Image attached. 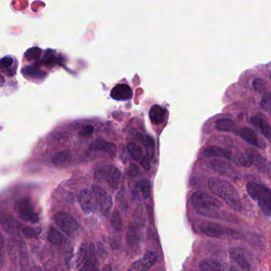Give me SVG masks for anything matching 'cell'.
Returning a JSON list of instances; mask_svg holds the SVG:
<instances>
[{"mask_svg": "<svg viewBox=\"0 0 271 271\" xmlns=\"http://www.w3.org/2000/svg\"><path fill=\"white\" fill-rule=\"evenodd\" d=\"M208 184V188L212 193L225 201L231 208L236 211H241L243 206L239 195L236 187L231 182L219 177H211Z\"/></svg>", "mask_w": 271, "mask_h": 271, "instance_id": "1", "label": "cell"}, {"mask_svg": "<svg viewBox=\"0 0 271 271\" xmlns=\"http://www.w3.org/2000/svg\"><path fill=\"white\" fill-rule=\"evenodd\" d=\"M250 197L258 203L262 213L267 217H271V190L262 184L248 182L246 186Z\"/></svg>", "mask_w": 271, "mask_h": 271, "instance_id": "2", "label": "cell"}, {"mask_svg": "<svg viewBox=\"0 0 271 271\" xmlns=\"http://www.w3.org/2000/svg\"><path fill=\"white\" fill-rule=\"evenodd\" d=\"M199 229L203 234L221 239H242L244 235L241 232L214 222L203 221L199 224Z\"/></svg>", "mask_w": 271, "mask_h": 271, "instance_id": "3", "label": "cell"}, {"mask_svg": "<svg viewBox=\"0 0 271 271\" xmlns=\"http://www.w3.org/2000/svg\"><path fill=\"white\" fill-rule=\"evenodd\" d=\"M191 201L193 204V208L198 214L209 210L220 209L223 206V203L218 199L202 191L193 192L191 197Z\"/></svg>", "mask_w": 271, "mask_h": 271, "instance_id": "4", "label": "cell"}, {"mask_svg": "<svg viewBox=\"0 0 271 271\" xmlns=\"http://www.w3.org/2000/svg\"><path fill=\"white\" fill-rule=\"evenodd\" d=\"M15 208L20 218L26 222L35 223L39 220V217L37 212H35L32 201L28 197L18 200L16 202Z\"/></svg>", "mask_w": 271, "mask_h": 271, "instance_id": "5", "label": "cell"}, {"mask_svg": "<svg viewBox=\"0 0 271 271\" xmlns=\"http://www.w3.org/2000/svg\"><path fill=\"white\" fill-rule=\"evenodd\" d=\"M92 191L94 193L96 202L102 215L105 217H109L113 207L112 197L98 185H93L92 186Z\"/></svg>", "mask_w": 271, "mask_h": 271, "instance_id": "6", "label": "cell"}, {"mask_svg": "<svg viewBox=\"0 0 271 271\" xmlns=\"http://www.w3.org/2000/svg\"><path fill=\"white\" fill-rule=\"evenodd\" d=\"M56 224L68 236H72L78 231L79 224L71 215L67 212H58L54 217Z\"/></svg>", "mask_w": 271, "mask_h": 271, "instance_id": "7", "label": "cell"}, {"mask_svg": "<svg viewBox=\"0 0 271 271\" xmlns=\"http://www.w3.org/2000/svg\"><path fill=\"white\" fill-rule=\"evenodd\" d=\"M96 176L107 182L112 188L116 189L120 184L122 174L118 169L113 166H105L96 172Z\"/></svg>", "mask_w": 271, "mask_h": 271, "instance_id": "8", "label": "cell"}, {"mask_svg": "<svg viewBox=\"0 0 271 271\" xmlns=\"http://www.w3.org/2000/svg\"><path fill=\"white\" fill-rule=\"evenodd\" d=\"M232 265L229 271H251V265L245 257L244 254L238 248H233L230 251Z\"/></svg>", "mask_w": 271, "mask_h": 271, "instance_id": "9", "label": "cell"}, {"mask_svg": "<svg viewBox=\"0 0 271 271\" xmlns=\"http://www.w3.org/2000/svg\"><path fill=\"white\" fill-rule=\"evenodd\" d=\"M127 243L130 250L134 253H137L140 249V242H141V230L139 224L136 222L130 223L127 228Z\"/></svg>", "mask_w": 271, "mask_h": 271, "instance_id": "10", "label": "cell"}, {"mask_svg": "<svg viewBox=\"0 0 271 271\" xmlns=\"http://www.w3.org/2000/svg\"><path fill=\"white\" fill-rule=\"evenodd\" d=\"M79 202L81 209L83 210V212L87 215L91 214L92 212H94L96 206L98 205L94 193L92 191H90L87 188L81 190L80 192Z\"/></svg>", "mask_w": 271, "mask_h": 271, "instance_id": "11", "label": "cell"}, {"mask_svg": "<svg viewBox=\"0 0 271 271\" xmlns=\"http://www.w3.org/2000/svg\"><path fill=\"white\" fill-rule=\"evenodd\" d=\"M238 135L247 143L252 145L254 147H257L258 149H262V150L267 147L266 142L258 136V134L256 133L255 131L252 130V128H250V127H242L238 131Z\"/></svg>", "mask_w": 271, "mask_h": 271, "instance_id": "12", "label": "cell"}, {"mask_svg": "<svg viewBox=\"0 0 271 271\" xmlns=\"http://www.w3.org/2000/svg\"><path fill=\"white\" fill-rule=\"evenodd\" d=\"M210 166L215 171H217V173L231 177V178H235L238 176V173L234 168V166L224 160H212L210 162Z\"/></svg>", "mask_w": 271, "mask_h": 271, "instance_id": "13", "label": "cell"}, {"mask_svg": "<svg viewBox=\"0 0 271 271\" xmlns=\"http://www.w3.org/2000/svg\"><path fill=\"white\" fill-rule=\"evenodd\" d=\"M247 153L249 154L252 160V164L257 167L258 169L262 170L263 173H267L271 175V166L269 162L265 157H262L259 153H257L255 151L252 149L247 150Z\"/></svg>", "mask_w": 271, "mask_h": 271, "instance_id": "14", "label": "cell"}, {"mask_svg": "<svg viewBox=\"0 0 271 271\" xmlns=\"http://www.w3.org/2000/svg\"><path fill=\"white\" fill-rule=\"evenodd\" d=\"M111 97L119 101H129L133 96V92L130 86L125 84H120L113 87L111 92Z\"/></svg>", "mask_w": 271, "mask_h": 271, "instance_id": "15", "label": "cell"}, {"mask_svg": "<svg viewBox=\"0 0 271 271\" xmlns=\"http://www.w3.org/2000/svg\"><path fill=\"white\" fill-rule=\"evenodd\" d=\"M251 123L253 125L254 127H255L257 129L260 131L262 136L267 138L270 142H271V126L264 120L263 119L258 117V116H253L250 119Z\"/></svg>", "mask_w": 271, "mask_h": 271, "instance_id": "16", "label": "cell"}, {"mask_svg": "<svg viewBox=\"0 0 271 271\" xmlns=\"http://www.w3.org/2000/svg\"><path fill=\"white\" fill-rule=\"evenodd\" d=\"M203 155L207 157H222L225 159L232 160V153L225 149L219 147H206L203 151Z\"/></svg>", "mask_w": 271, "mask_h": 271, "instance_id": "17", "label": "cell"}, {"mask_svg": "<svg viewBox=\"0 0 271 271\" xmlns=\"http://www.w3.org/2000/svg\"><path fill=\"white\" fill-rule=\"evenodd\" d=\"M80 271H99L98 262L96 258V251L94 244L89 246V254L87 262L81 267Z\"/></svg>", "mask_w": 271, "mask_h": 271, "instance_id": "18", "label": "cell"}, {"mask_svg": "<svg viewBox=\"0 0 271 271\" xmlns=\"http://www.w3.org/2000/svg\"><path fill=\"white\" fill-rule=\"evenodd\" d=\"M166 110L159 105H153L149 112V117L153 125H159L166 118Z\"/></svg>", "mask_w": 271, "mask_h": 271, "instance_id": "19", "label": "cell"}, {"mask_svg": "<svg viewBox=\"0 0 271 271\" xmlns=\"http://www.w3.org/2000/svg\"><path fill=\"white\" fill-rule=\"evenodd\" d=\"M91 148L94 151H103L111 154V155H116V146L112 142H107L103 140H96V142L92 143Z\"/></svg>", "mask_w": 271, "mask_h": 271, "instance_id": "20", "label": "cell"}, {"mask_svg": "<svg viewBox=\"0 0 271 271\" xmlns=\"http://www.w3.org/2000/svg\"><path fill=\"white\" fill-rule=\"evenodd\" d=\"M216 128L222 132H235L236 130V123L232 119H220L216 122Z\"/></svg>", "mask_w": 271, "mask_h": 271, "instance_id": "21", "label": "cell"}, {"mask_svg": "<svg viewBox=\"0 0 271 271\" xmlns=\"http://www.w3.org/2000/svg\"><path fill=\"white\" fill-rule=\"evenodd\" d=\"M201 271H225L223 265L218 261L212 259H204L199 265Z\"/></svg>", "mask_w": 271, "mask_h": 271, "instance_id": "22", "label": "cell"}, {"mask_svg": "<svg viewBox=\"0 0 271 271\" xmlns=\"http://www.w3.org/2000/svg\"><path fill=\"white\" fill-rule=\"evenodd\" d=\"M157 259V254L156 252L152 251L146 252L142 259V271H148L151 267L155 264Z\"/></svg>", "mask_w": 271, "mask_h": 271, "instance_id": "23", "label": "cell"}, {"mask_svg": "<svg viewBox=\"0 0 271 271\" xmlns=\"http://www.w3.org/2000/svg\"><path fill=\"white\" fill-rule=\"evenodd\" d=\"M22 74L32 78H43L46 76V72H44L42 69L37 68V66H26L22 68Z\"/></svg>", "mask_w": 271, "mask_h": 271, "instance_id": "24", "label": "cell"}, {"mask_svg": "<svg viewBox=\"0 0 271 271\" xmlns=\"http://www.w3.org/2000/svg\"><path fill=\"white\" fill-rule=\"evenodd\" d=\"M89 254V247H87L86 243H82L79 250L77 258V267H82L84 264L87 262Z\"/></svg>", "mask_w": 271, "mask_h": 271, "instance_id": "25", "label": "cell"}, {"mask_svg": "<svg viewBox=\"0 0 271 271\" xmlns=\"http://www.w3.org/2000/svg\"><path fill=\"white\" fill-rule=\"evenodd\" d=\"M232 160L234 161L236 164L240 165V166H244V167H249V166L253 165L252 164V158L247 152L245 153H236V155L232 157Z\"/></svg>", "mask_w": 271, "mask_h": 271, "instance_id": "26", "label": "cell"}, {"mask_svg": "<svg viewBox=\"0 0 271 271\" xmlns=\"http://www.w3.org/2000/svg\"><path fill=\"white\" fill-rule=\"evenodd\" d=\"M48 239L53 244L59 245L63 241V236L55 227L51 226L49 228Z\"/></svg>", "mask_w": 271, "mask_h": 271, "instance_id": "27", "label": "cell"}, {"mask_svg": "<svg viewBox=\"0 0 271 271\" xmlns=\"http://www.w3.org/2000/svg\"><path fill=\"white\" fill-rule=\"evenodd\" d=\"M127 151H129L131 157L135 160H141L142 156V147L136 144L135 142H130L127 144Z\"/></svg>", "mask_w": 271, "mask_h": 271, "instance_id": "28", "label": "cell"}, {"mask_svg": "<svg viewBox=\"0 0 271 271\" xmlns=\"http://www.w3.org/2000/svg\"><path fill=\"white\" fill-rule=\"evenodd\" d=\"M69 153L68 151H61L52 157V162L55 166H61L68 161Z\"/></svg>", "mask_w": 271, "mask_h": 271, "instance_id": "29", "label": "cell"}, {"mask_svg": "<svg viewBox=\"0 0 271 271\" xmlns=\"http://www.w3.org/2000/svg\"><path fill=\"white\" fill-rule=\"evenodd\" d=\"M138 186H139L140 190L142 192V197L145 199H147L150 197L151 192V182L148 179L144 178V179L140 180Z\"/></svg>", "mask_w": 271, "mask_h": 271, "instance_id": "30", "label": "cell"}, {"mask_svg": "<svg viewBox=\"0 0 271 271\" xmlns=\"http://www.w3.org/2000/svg\"><path fill=\"white\" fill-rule=\"evenodd\" d=\"M141 141L143 142L146 149H147V153L150 158H153L154 156V142L153 138L147 136L145 138H141Z\"/></svg>", "mask_w": 271, "mask_h": 271, "instance_id": "31", "label": "cell"}, {"mask_svg": "<svg viewBox=\"0 0 271 271\" xmlns=\"http://www.w3.org/2000/svg\"><path fill=\"white\" fill-rule=\"evenodd\" d=\"M42 55V50L38 48V47H32V48L29 49L25 53V57L26 59L30 60H37L39 59V57Z\"/></svg>", "mask_w": 271, "mask_h": 271, "instance_id": "32", "label": "cell"}, {"mask_svg": "<svg viewBox=\"0 0 271 271\" xmlns=\"http://www.w3.org/2000/svg\"><path fill=\"white\" fill-rule=\"evenodd\" d=\"M111 223H112V227L116 231H121L122 230V218H121L120 214L118 211H115L112 215V220H111Z\"/></svg>", "mask_w": 271, "mask_h": 271, "instance_id": "33", "label": "cell"}, {"mask_svg": "<svg viewBox=\"0 0 271 271\" xmlns=\"http://www.w3.org/2000/svg\"><path fill=\"white\" fill-rule=\"evenodd\" d=\"M252 87L255 92H263L267 88V82L261 78H255L252 82Z\"/></svg>", "mask_w": 271, "mask_h": 271, "instance_id": "34", "label": "cell"}, {"mask_svg": "<svg viewBox=\"0 0 271 271\" xmlns=\"http://www.w3.org/2000/svg\"><path fill=\"white\" fill-rule=\"evenodd\" d=\"M22 233L27 238H37L40 234L39 231L32 227H26L22 229Z\"/></svg>", "mask_w": 271, "mask_h": 271, "instance_id": "35", "label": "cell"}, {"mask_svg": "<svg viewBox=\"0 0 271 271\" xmlns=\"http://www.w3.org/2000/svg\"><path fill=\"white\" fill-rule=\"evenodd\" d=\"M271 105V93H266L264 96H262L261 100V107L262 109L269 112L270 107Z\"/></svg>", "mask_w": 271, "mask_h": 271, "instance_id": "36", "label": "cell"}, {"mask_svg": "<svg viewBox=\"0 0 271 271\" xmlns=\"http://www.w3.org/2000/svg\"><path fill=\"white\" fill-rule=\"evenodd\" d=\"M14 219H6L3 222H2V225L4 227L5 230L10 233H14L16 232V225L14 223Z\"/></svg>", "mask_w": 271, "mask_h": 271, "instance_id": "37", "label": "cell"}, {"mask_svg": "<svg viewBox=\"0 0 271 271\" xmlns=\"http://www.w3.org/2000/svg\"><path fill=\"white\" fill-rule=\"evenodd\" d=\"M13 64L14 59L11 57H2L0 61V66H1V68L3 71H5V69H7V68H11Z\"/></svg>", "mask_w": 271, "mask_h": 271, "instance_id": "38", "label": "cell"}, {"mask_svg": "<svg viewBox=\"0 0 271 271\" xmlns=\"http://www.w3.org/2000/svg\"><path fill=\"white\" fill-rule=\"evenodd\" d=\"M93 133H94V127H93V126L87 125L86 127L82 128L80 135L81 136H83L84 138H89V137H91L93 135Z\"/></svg>", "mask_w": 271, "mask_h": 271, "instance_id": "39", "label": "cell"}, {"mask_svg": "<svg viewBox=\"0 0 271 271\" xmlns=\"http://www.w3.org/2000/svg\"><path fill=\"white\" fill-rule=\"evenodd\" d=\"M139 173V168L136 164H131L127 169V174L129 175L130 177H136Z\"/></svg>", "mask_w": 271, "mask_h": 271, "instance_id": "40", "label": "cell"}, {"mask_svg": "<svg viewBox=\"0 0 271 271\" xmlns=\"http://www.w3.org/2000/svg\"><path fill=\"white\" fill-rule=\"evenodd\" d=\"M128 271H142V260L136 261L130 266Z\"/></svg>", "mask_w": 271, "mask_h": 271, "instance_id": "41", "label": "cell"}, {"mask_svg": "<svg viewBox=\"0 0 271 271\" xmlns=\"http://www.w3.org/2000/svg\"><path fill=\"white\" fill-rule=\"evenodd\" d=\"M140 165L142 166V168L144 169L145 170H150V169H151L150 161H149L148 157L147 156H143L141 158V160H140Z\"/></svg>", "mask_w": 271, "mask_h": 271, "instance_id": "42", "label": "cell"}, {"mask_svg": "<svg viewBox=\"0 0 271 271\" xmlns=\"http://www.w3.org/2000/svg\"><path fill=\"white\" fill-rule=\"evenodd\" d=\"M98 249L99 253H100V255H101V257L105 258V257L107 255L106 250H105L104 247H103V244H101V243H98Z\"/></svg>", "mask_w": 271, "mask_h": 271, "instance_id": "43", "label": "cell"}, {"mask_svg": "<svg viewBox=\"0 0 271 271\" xmlns=\"http://www.w3.org/2000/svg\"><path fill=\"white\" fill-rule=\"evenodd\" d=\"M55 57L52 55H50L44 59V62H46L47 65H51V64L54 63Z\"/></svg>", "mask_w": 271, "mask_h": 271, "instance_id": "44", "label": "cell"}, {"mask_svg": "<svg viewBox=\"0 0 271 271\" xmlns=\"http://www.w3.org/2000/svg\"><path fill=\"white\" fill-rule=\"evenodd\" d=\"M111 247H112L113 250H117L119 248V244L118 242L116 240V239H112L111 241Z\"/></svg>", "mask_w": 271, "mask_h": 271, "instance_id": "45", "label": "cell"}, {"mask_svg": "<svg viewBox=\"0 0 271 271\" xmlns=\"http://www.w3.org/2000/svg\"><path fill=\"white\" fill-rule=\"evenodd\" d=\"M102 271H112V267L109 265H106L104 267H103Z\"/></svg>", "mask_w": 271, "mask_h": 271, "instance_id": "46", "label": "cell"}, {"mask_svg": "<svg viewBox=\"0 0 271 271\" xmlns=\"http://www.w3.org/2000/svg\"><path fill=\"white\" fill-rule=\"evenodd\" d=\"M269 112H271V107H270Z\"/></svg>", "mask_w": 271, "mask_h": 271, "instance_id": "47", "label": "cell"}]
</instances>
